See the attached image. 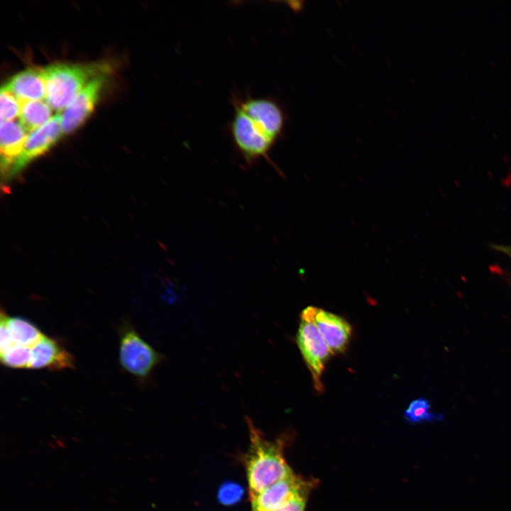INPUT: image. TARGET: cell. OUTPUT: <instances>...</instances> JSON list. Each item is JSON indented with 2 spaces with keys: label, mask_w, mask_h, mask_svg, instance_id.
<instances>
[{
  "label": "cell",
  "mask_w": 511,
  "mask_h": 511,
  "mask_svg": "<svg viewBox=\"0 0 511 511\" xmlns=\"http://www.w3.org/2000/svg\"><path fill=\"white\" fill-rule=\"evenodd\" d=\"M110 70L104 62L50 64L43 68L45 99L53 110L63 111L92 79Z\"/></svg>",
  "instance_id": "7a4b0ae2"
},
{
  "label": "cell",
  "mask_w": 511,
  "mask_h": 511,
  "mask_svg": "<svg viewBox=\"0 0 511 511\" xmlns=\"http://www.w3.org/2000/svg\"><path fill=\"white\" fill-rule=\"evenodd\" d=\"M233 102L229 129L238 152L248 163L268 158L285 131L287 116L283 107L266 97L235 98Z\"/></svg>",
  "instance_id": "6da1fadb"
},
{
  "label": "cell",
  "mask_w": 511,
  "mask_h": 511,
  "mask_svg": "<svg viewBox=\"0 0 511 511\" xmlns=\"http://www.w3.org/2000/svg\"><path fill=\"white\" fill-rule=\"evenodd\" d=\"M8 317L1 309L0 317V353L4 352L15 344L9 331L7 325Z\"/></svg>",
  "instance_id": "d6986e66"
},
{
  "label": "cell",
  "mask_w": 511,
  "mask_h": 511,
  "mask_svg": "<svg viewBox=\"0 0 511 511\" xmlns=\"http://www.w3.org/2000/svg\"><path fill=\"white\" fill-rule=\"evenodd\" d=\"M241 495L242 489L239 486L229 483L220 489L219 498L225 504H232L239 500Z\"/></svg>",
  "instance_id": "ac0fdd59"
},
{
  "label": "cell",
  "mask_w": 511,
  "mask_h": 511,
  "mask_svg": "<svg viewBox=\"0 0 511 511\" xmlns=\"http://www.w3.org/2000/svg\"><path fill=\"white\" fill-rule=\"evenodd\" d=\"M28 134V132L20 122H1V170L5 178L8 179L16 161L22 153Z\"/></svg>",
  "instance_id": "8fae6325"
},
{
  "label": "cell",
  "mask_w": 511,
  "mask_h": 511,
  "mask_svg": "<svg viewBox=\"0 0 511 511\" xmlns=\"http://www.w3.org/2000/svg\"><path fill=\"white\" fill-rule=\"evenodd\" d=\"M314 323L332 354L346 351L351 326L344 318L322 309L309 306L303 311Z\"/></svg>",
  "instance_id": "ba28073f"
},
{
  "label": "cell",
  "mask_w": 511,
  "mask_h": 511,
  "mask_svg": "<svg viewBox=\"0 0 511 511\" xmlns=\"http://www.w3.org/2000/svg\"><path fill=\"white\" fill-rule=\"evenodd\" d=\"M1 354V362L11 368H30L31 349L29 347L14 344Z\"/></svg>",
  "instance_id": "9a60e30c"
},
{
  "label": "cell",
  "mask_w": 511,
  "mask_h": 511,
  "mask_svg": "<svg viewBox=\"0 0 511 511\" xmlns=\"http://www.w3.org/2000/svg\"><path fill=\"white\" fill-rule=\"evenodd\" d=\"M303 482L293 475L251 497L253 511H275L295 497L302 495Z\"/></svg>",
  "instance_id": "30bf717a"
},
{
  "label": "cell",
  "mask_w": 511,
  "mask_h": 511,
  "mask_svg": "<svg viewBox=\"0 0 511 511\" xmlns=\"http://www.w3.org/2000/svg\"><path fill=\"white\" fill-rule=\"evenodd\" d=\"M74 367V356L52 338L43 335L31 348L30 368L59 371Z\"/></svg>",
  "instance_id": "9c48e42d"
},
{
  "label": "cell",
  "mask_w": 511,
  "mask_h": 511,
  "mask_svg": "<svg viewBox=\"0 0 511 511\" xmlns=\"http://www.w3.org/2000/svg\"><path fill=\"white\" fill-rule=\"evenodd\" d=\"M21 102L45 98L43 68L28 67L13 75L2 86Z\"/></svg>",
  "instance_id": "7c38bea8"
},
{
  "label": "cell",
  "mask_w": 511,
  "mask_h": 511,
  "mask_svg": "<svg viewBox=\"0 0 511 511\" xmlns=\"http://www.w3.org/2000/svg\"><path fill=\"white\" fill-rule=\"evenodd\" d=\"M297 344L312 376L314 388L322 392L321 377L332 353L313 321L303 312L297 334Z\"/></svg>",
  "instance_id": "5b68a950"
},
{
  "label": "cell",
  "mask_w": 511,
  "mask_h": 511,
  "mask_svg": "<svg viewBox=\"0 0 511 511\" xmlns=\"http://www.w3.org/2000/svg\"><path fill=\"white\" fill-rule=\"evenodd\" d=\"M248 423L251 449L246 458V473L251 498L293 473L279 448L267 441L251 421L248 419Z\"/></svg>",
  "instance_id": "3957f363"
},
{
  "label": "cell",
  "mask_w": 511,
  "mask_h": 511,
  "mask_svg": "<svg viewBox=\"0 0 511 511\" xmlns=\"http://www.w3.org/2000/svg\"><path fill=\"white\" fill-rule=\"evenodd\" d=\"M0 91L1 122L15 121L19 117L22 102L3 87Z\"/></svg>",
  "instance_id": "e0dca14e"
},
{
  "label": "cell",
  "mask_w": 511,
  "mask_h": 511,
  "mask_svg": "<svg viewBox=\"0 0 511 511\" xmlns=\"http://www.w3.org/2000/svg\"><path fill=\"white\" fill-rule=\"evenodd\" d=\"M119 361L127 372L143 380L160 361V354L129 324L120 329Z\"/></svg>",
  "instance_id": "277c9868"
},
{
  "label": "cell",
  "mask_w": 511,
  "mask_h": 511,
  "mask_svg": "<svg viewBox=\"0 0 511 511\" xmlns=\"http://www.w3.org/2000/svg\"><path fill=\"white\" fill-rule=\"evenodd\" d=\"M7 325L15 344L33 347L43 336L33 324L21 317H8Z\"/></svg>",
  "instance_id": "5bb4252c"
},
{
  "label": "cell",
  "mask_w": 511,
  "mask_h": 511,
  "mask_svg": "<svg viewBox=\"0 0 511 511\" xmlns=\"http://www.w3.org/2000/svg\"><path fill=\"white\" fill-rule=\"evenodd\" d=\"M63 134L61 114H56L45 124L30 132L23 151L16 161L8 179L19 173L31 162L48 152Z\"/></svg>",
  "instance_id": "52a82bcc"
},
{
  "label": "cell",
  "mask_w": 511,
  "mask_h": 511,
  "mask_svg": "<svg viewBox=\"0 0 511 511\" xmlns=\"http://www.w3.org/2000/svg\"><path fill=\"white\" fill-rule=\"evenodd\" d=\"M305 501L303 495H300L275 511H304Z\"/></svg>",
  "instance_id": "ffe728a7"
},
{
  "label": "cell",
  "mask_w": 511,
  "mask_h": 511,
  "mask_svg": "<svg viewBox=\"0 0 511 511\" xmlns=\"http://www.w3.org/2000/svg\"><path fill=\"white\" fill-rule=\"evenodd\" d=\"M53 109L43 100L22 102L19 122L28 132L45 124L52 116Z\"/></svg>",
  "instance_id": "4fadbf2b"
},
{
  "label": "cell",
  "mask_w": 511,
  "mask_h": 511,
  "mask_svg": "<svg viewBox=\"0 0 511 511\" xmlns=\"http://www.w3.org/2000/svg\"><path fill=\"white\" fill-rule=\"evenodd\" d=\"M431 405L424 398L419 397L412 401L404 412V417L410 423H419L422 421L439 420L442 418L441 414L430 412Z\"/></svg>",
  "instance_id": "2e32d148"
},
{
  "label": "cell",
  "mask_w": 511,
  "mask_h": 511,
  "mask_svg": "<svg viewBox=\"0 0 511 511\" xmlns=\"http://www.w3.org/2000/svg\"><path fill=\"white\" fill-rule=\"evenodd\" d=\"M107 74L92 79L70 101L61 114L63 134L80 127L92 113L107 81Z\"/></svg>",
  "instance_id": "8992f818"
}]
</instances>
